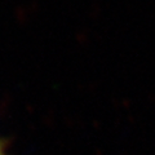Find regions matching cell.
I'll return each mask as SVG.
<instances>
[{"label": "cell", "mask_w": 155, "mask_h": 155, "mask_svg": "<svg viewBox=\"0 0 155 155\" xmlns=\"http://www.w3.org/2000/svg\"><path fill=\"white\" fill-rule=\"evenodd\" d=\"M0 155H5V154H4V151H3V149H2V146H0Z\"/></svg>", "instance_id": "cell-1"}]
</instances>
